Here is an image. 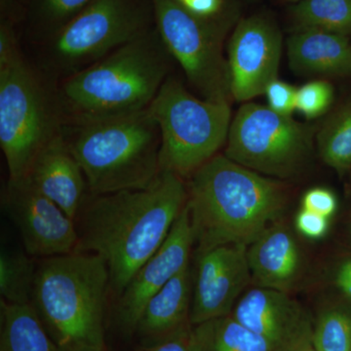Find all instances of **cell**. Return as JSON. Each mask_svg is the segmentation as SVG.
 <instances>
[{"label": "cell", "mask_w": 351, "mask_h": 351, "mask_svg": "<svg viewBox=\"0 0 351 351\" xmlns=\"http://www.w3.org/2000/svg\"><path fill=\"white\" fill-rule=\"evenodd\" d=\"M92 0H32L34 23L43 41L56 34Z\"/></svg>", "instance_id": "obj_26"}, {"label": "cell", "mask_w": 351, "mask_h": 351, "mask_svg": "<svg viewBox=\"0 0 351 351\" xmlns=\"http://www.w3.org/2000/svg\"><path fill=\"white\" fill-rule=\"evenodd\" d=\"M173 58L156 27L56 85L64 121L140 112L169 77Z\"/></svg>", "instance_id": "obj_3"}, {"label": "cell", "mask_w": 351, "mask_h": 351, "mask_svg": "<svg viewBox=\"0 0 351 351\" xmlns=\"http://www.w3.org/2000/svg\"><path fill=\"white\" fill-rule=\"evenodd\" d=\"M302 208L322 215L330 219L336 213L338 208V200L336 195L329 189L315 188L309 189L302 198Z\"/></svg>", "instance_id": "obj_29"}, {"label": "cell", "mask_w": 351, "mask_h": 351, "mask_svg": "<svg viewBox=\"0 0 351 351\" xmlns=\"http://www.w3.org/2000/svg\"><path fill=\"white\" fill-rule=\"evenodd\" d=\"M265 95L267 96V107L270 110L279 114L292 117V113L295 110V88L277 78L267 87Z\"/></svg>", "instance_id": "obj_28"}, {"label": "cell", "mask_w": 351, "mask_h": 351, "mask_svg": "<svg viewBox=\"0 0 351 351\" xmlns=\"http://www.w3.org/2000/svg\"><path fill=\"white\" fill-rule=\"evenodd\" d=\"M313 345L317 351H351V313L341 308L321 313L313 325Z\"/></svg>", "instance_id": "obj_25"}, {"label": "cell", "mask_w": 351, "mask_h": 351, "mask_svg": "<svg viewBox=\"0 0 351 351\" xmlns=\"http://www.w3.org/2000/svg\"><path fill=\"white\" fill-rule=\"evenodd\" d=\"M69 351H108L107 348H76V350H69Z\"/></svg>", "instance_id": "obj_34"}, {"label": "cell", "mask_w": 351, "mask_h": 351, "mask_svg": "<svg viewBox=\"0 0 351 351\" xmlns=\"http://www.w3.org/2000/svg\"><path fill=\"white\" fill-rule=\"evenodd\" d=\"M295 228L306 239H320L327 234L329 219L302 208L295 217Z\"/></svg>", "instance_id": "obj_30"}, {"label": "cell", "mask_w": 351, "mask_h": 351, "mask_svg": "<svg viewBox=\"0 0 351 351\" xmlns=\"http://www.w3.org/2000/svg\"><path fill=\"white\" fill-rule=\"evenodd\" d=\"M152 0H92L43 41L36 68L56 85L156 27Z\"/></svg>", "instance_id": "obj_6"}, {"label": "cell", "mask_w": 351, "mask_h": 351, "mask_svg": "<svg viewBox=\"0 0 351 351\" xmlns=\"http://www.w3.org/2000/svg\"><path fill=\"white\" fill-rule=\"evenodd\" d=\"M280 29L269 16L252 15L237 23L228 48L232 98L249 101L277 80L282 54Z\"/></svg>", "instance_id": "obj_12"}, {"label": "cell", "mask_w": 351, "mask_h": 351, "mask_svg": "<svg viewBox=\"0 0 351 351\" xmlns=\"http://www.w3.org/2000/svg\"><path fill=\"white\" fill-rule=\"evenodd\" d=\"M252 281L258 287L290 292L299 279L302 255L294 235L274 223L248 247Z\"/></svg>", "instance_id": "obj_18"}, {"label": "cell", "mask_w": 351, "mask_h": 351, "mask_svg": "<svg viewBox=\"0 0 351 351\" xmlns=\"http://www.w3.org/2000/svg\"><path fill=\"white\" fill-rule=\"evenodd\" d=\"M182 6L198 17L215 18L223 11V0H191Z\"/></svg>", "instance_id": "obj_31"}, {"label": "cell", "mask_w": 351, "mask_h": 351, "mask_svg": "<svg viewBox=\"0 0 351 351\" xmlns=\"http://www.w3.org/2000/svg\"><path fill=\"white\" fill-rule=\"evenodd\" d=\"M188 345L189 351H277L232 314L191 326Z\"/></svg>", "instance_id": "obj_20"}, {"label": "cell", "mask_w": 351, "mask_h": 351, "mask_svg": "<svg viewBox=\"0 0 351 351\" xmlns=\"http://www.w3.org/2000/svg\"><path fill=\"white\" fill-rule=\"evenodd\" d=\"M152 3L159 36L189 84L205 100L230 104V68L223 54L226 23L219 16L193 15L176 0H152Z\"/></svg>", "instance_id": "obj_9"}, {"label": "cell", "mask_w": 351, "mask_h": 351, "mask_svg": "<svg viewBox=\"0 0 351 351\" xmlns=\"http://www.w3.org/2000/svg\"><path fill=\"white\" fill-rule=\"evenodd\" d=\"M25 251L2 248L0 253V295L13 304H32L38 265Z\"/></svg>", "instance_id": "obj_22"}, {"label": "cell", "mask_w": 351, "mask_h": 351, "mask_svg": "<svg viewBox=\"0 0 351 351\" xmlns=\"http://www.w3.org/2000/svg\"><path fill=\"white\" fill-rule=\"evenodd\" d=\"M251 282L248 246L226 244L196 252L191 326L230 315Z\"/></svg>", "instance_id": "obj_13"}, {"label": "cell", "mask_w": 351, "mask_h": 351, "mask_svg": "<svg viewBox=\"0 0 351 351\" xmlns=\"http://www.w3.org/2000/svg\"><path fill=\"white\" fill-rule=\"evenodd\" d=\"M176 1L179 2L181 5H186V4L191 1V0H176Z\"/></svg>", "instance_id": "obj_37"}, {"label": "cell", "mask_w": 351, "mask_h": 351, "mask_svg": "<svg viewBox=\"0 0 351 351\" xmlns=\"http://www.w3.org/2000/svg\"><path fill=\"white\" fill-rule=\"evenodd\" d=\"M335 283L339 290L351 300V258L339 265L335 276Z\"/></svg>", "instance_id": "obj_33"}, {"label": "cell", "mask_w": 351, "mask_h": 351, "mask_svg": "<svg viewBox=\"0 0 351 351\" xmlns=\"http://www.w3.org/2000/svg\"><path fill=\"white\" fill-rule=\"evenodd\" d=\"M297 351H317V350H316L315 348H314L313 343H309V345L304 346V348H302L301 350H299Z\"/></svg>", "instance_id": "obj_35"}, {"label": "cell", "mask_w": 351, "mask_h": 351, "mask_svg": "<svg viewBox=\"0 0 351 351\" xmlns=\"http://www.w3.org/2000/svg\"><path fill=\"white\" fill-rule=\"evenodd\" d=\"M193 274L189 263L147 302L134 334L143 346L189 331Z\"/></svg>", "instance_id": "obj_17"}, {"label": "cell", "mask_w": 351, "mask_h": 351, "mask_svg": "<svg viewBox=\"0 0 351 351\" xmlns=\"http://www.w3.org/2000/svg\"><path fill=\"white\" fill-rule=\"evenodd\" d=\"M56 85L21 53L0 64V147L9 179L29 173L39 152L63 131Z\"/></svg>", "instance_id": "obj_7"}, {"label": "cell", "mask_w": 351, "mask_h": 351, "mask_svg": "<svg viewBox=\"0 0 351 351\" xmlns=\"http://www.w3.org/2000/svg\"><path fill=\"white\" fill-rule=\"evenodd\" d=\"M62 133L82 166L89 195L145 189L160 174V132L149 108L104 119L69 120Z\"/></svg>", "instance_id": "obj_4"}, {"label": "cell", "mask_w": 351, "mask_h": 351, "mask_svg": "<svg viewBox=\"0 0 351 351\" xmlns=\"http://www.w3.org/2000/svg\"><path fill=\"white\" fill-rule=\"evenodd\" d=\"M62 132L39 152L25 177L75 221L89 191L82 166Z\"/></svg>", "instance_id": "obj_16"}, {"label": "cell", "mask_w": 351, "mask_h": 351, "mask_svg": "<svg viewBox=\"0 0 351 351\" xmlns=\"http://www.w3.org/2000/svg\"><path fill=\"white\" fill-rule=\"evenodd\" d=\"M186 202L184 179L168 171L145 189L88 195L77 215L75 252L100 256L120 295L167 239Z\"/></svg>", "instance_id": "obj_1"}, {"label": "cell", "mask_w": 351, "mask_h": 351, "mask_svg": "<svg viewBox=\"0 0 351 351\" xmlns=\"http://www.w3.org/2000/svg\"><path fill=\"white\" fill-rule=\"evenodd\" d=\"M285 205L280 182L217 154L189 182L186 207L196 252L250 246L277 223Z\"/></svg>", "instance_id": "obj_2"}, {"label": "cell", "mask_w": 351, "mask_h": 351, "mask_svg": "<svg viewBox=\"0 0 351 351\" xmlns=\"http://www.w3.org/2000/svg\"><path fill=\"white\" fill-rule=\"evenodd\" d=\"M149 110L160 132L161 171L191 178L226 144L230 104L198 98L174 76L165 80Z\"/></svg>", "instance_id": "obj_8"}, {"label": "cell", "mask_w": 351, "mask_h": 351, "mask_svg": "<svg viewBox=\"0 0 351 351\" xmlns=\"http://www.w3.org/2000/svg\"><path fill=\"white\" fill-rule=\"evenodd\" d=\"M11 0H0V3H1L2 10H6L8 8L9 4H10Z\"/></svg>", "instance_id": "obj_36"}, {"label": "cell", "mask_w": 351, "mask_h": 351, "mask_svg": "<svg viewBox=\"0 0 351 351\" xmlns=\"http://www.w3.org/2000/svg\"><path fill=\"white\" fill-rule=\"evenodd\" d=\"M291 68L306 75L351 73V43L348 36L321 29H299L288 38Z\"/></svg>", "instance_id": "obj_19"}, {"label": "cell", "mask_w": 351, "mask_h": 351, "mask_svg": "<svg viewBox=\"0 0 351 351\" xmlns=\"http://www.w3.org/2000/svg\"><path fill=\"white\" fill-rule=\"evenodd\" d=\"M193 245V226L186 206L160 248L136 272L119 295L115 319L124 334H135L147 302L191 263Z\"/></svg>", "instance_id": "obj_14"}, {"label": "cell", "mask_w": 351, "mask_h": 351, "mask_svg": "<svg viewBox=\"0 0 351 351\" xmlns=\"http://www.w3.org/2000/svg\"><path fill=\"white\" fill-rule=\"evenodd\" d=\"M332 100L334 89L331 83L314 80L297 89L295 110H299L306 119H316L327 112Z\"/></svg>", "instance_id": "obj_27"}, {"label": "cell", "mask_w": 351, "mask_h": 351, "mask_svg": "<svg viewBox=\"0 0 351 351\" xmlns=\"http://www.w3.org/2000/svg\"><path fill=\"white\" fill-rule=\"evenodd\" d=\"M232 315L277 351H297L313 343V322L288 292L255 286L245 291Z\"/></svg>", "instance_id": "obj_15"}, {"label": "cell", "mask_w": 351, "mask_h": 351, "mask_svg": "<svg viewBox=\"0 0 351 351\" xmlns=\"http://www.w3.org/2000/svg\"><path fill=\"white\" fill-rule=\"evenodd\" d=\"M189 332H182V334L164 339L158 343H152V345L143 346L142 348H138L135 351H189Z\"/></svg>", "instance_id": "obj_32"}, {"label": "cell", "mask_w": 351, "mask_h": 351, "mask_svg": "<svg viewBox=\"0 0 351 351\" xmlns=\"http://www.w3.org/2000/svg\"><path fill=\"white\" fill-rule=\"evenodd\" d=\"M110 272L93 253L44 258L38 265L32 304L61 351L106 348Z\"/></svg>", "instance_id": "obj_5"}, {"label": "cell", "mask_w": 351, "mask_h": 351, "mask_svg": "<svg viewBox=\"0 0 351 351\" xmlns=\"http://www.w3.org/2000/svg\"><path fill=\"white\" fill-rule=\"evenodd\" d=\"M322 160L339 173L351 167V104L332 115L316 134Z\"/></svg>", "instance_id": "obj_24"}, {"label": "cell", "mask_w": 351, "mask_h": 351, "mask_svg": "<svg viewBox=\"0 0 351 351\" xmlns=\"http://www.w3.org/2000/svg\"><path fill=\"white\" fill-rule=\"evenodd\" d=\"M286 2H291V3H297V2L301 1V0H284Z\"/></svg>", "instance_id": "obj_38"}, {"label": "cell", "mask_w": 351, "mask_h": 351, "mask_svg": "<svg viewBox=\"0 0 351 351\" xmlns=\"http://www.w3.org/2000/svg\"><path fill=\"white\" fill-rule=\"evenodd\" d=\"M0 351H61L32 304L0 302Z\"/></svg>", "instance_id": "obj_21"}, {"label": "cell", "mask_w": 351, "mask_h": 351, "mask_svg": "<svg viewBox=\"0 0 351 351\" xmlns=\"http://www.w3.org/2000/svg\"><path fill=\"white\" fill-rule=\"evenodd\" d=\"M295 29L351 34V0H301L291 9Z\"/></svg>", "instance_id": "obj_23"}, {"label": "cell", "mask_w": 351, "mask_h": 351, "mask_svg": "<svg viewBox=\"0 0 351 351\" xmlns=\"http://www.w3.org/2000/svg\"><path fill=\"white\" fill-rule=\"evenodd\" d=\"M313 129L267 106L245 103L233 117L225 156L267 177H293L313 149Z\"/></svg>", "instance_id": "obj_10"}, {"label": "cell", "mask_w": 351, "mask_h": 351, "mask_svg": "<svg viewBox=\"0 0 351 351\" xmlns=\"http://www.w3.org/2000/svg\"><path fill=\"white\" fill-rule=\"evenodd\" d=\"M1 206L32 257L66 255L77 248L75 219L40 193L29 178L8 179L2 188Z\"/></svg>", "instance_id": "obj_11"}]
</instances>
